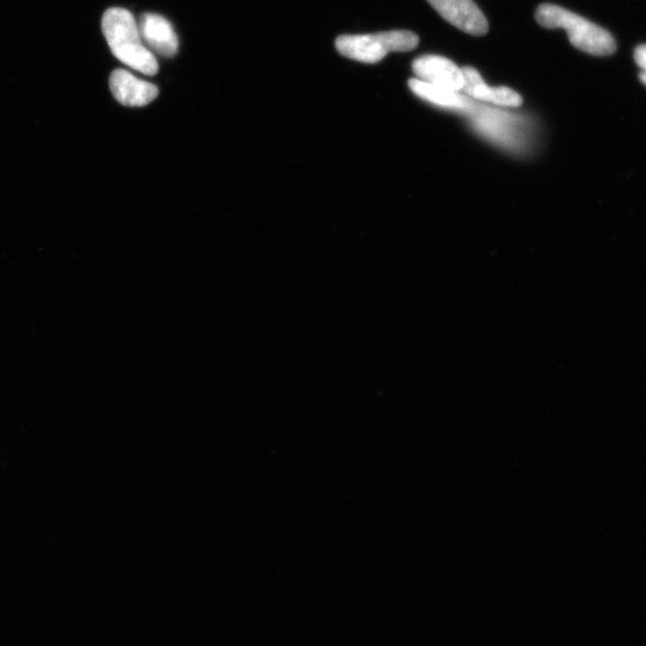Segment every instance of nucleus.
Here are the masks:
<instances>
[{"instance_id":"1","label":"nucleus","mask_w":646,"mask_h":646,"mask_svg":"<svg viewBox=\"0 0 646 646\" xmlns=\"http://www.w3.org/2000/svg\"><path fill=\"white\" fill-rule=\"evenodd\" d=\"M102 31L118 60L146 76L158 73L154 53L144 45L138 23L129 10L108 9L102 19Z\"/></svg>"},{"instance_id":"2","label":"nucleus","mask_w":646,"mask_h":646,"mask_svg":"<svg viewBox=\"0 0 646 646\" xmlns=\"http://www.w3.org/2000/svg\"><path fill=\"white\" fill-rule=\"evenodd\" d=\"M467 115L474 130L500 149L515 156H528L534 152L536 136L527 119L476 103Z\"/></svg>"},{"instance_id":"3","label":"nucleus","mask_w":646,"mask_h":646,"mask_svg":"<svg viewBox=\"0 0 646 646\" xmlns=\"http://www.w3.org/2000/svg\"><path fill=\"white\" fill-rule=\"evenodd\" d=\"M535 20L544 29L564 30L575 48L591 56H611L616 51L615 40L610 32L561 7L542 4L535 12Z\"/></svg>"},{"instance_id":"4","label":"nucleus","mask_w":646,"mask_h":646,"mask_svg":"<svg viewBox=\"0 0 646 646\" xmlns=\"http://www.w3.org/2000/svg\"><path fill=\"white\" fill-rule=\"evenodd\" d=\"M419 44V35L409 31H392L368 35H342L336 38L335 47L345 58L376 64L390 52H410Z\"/></svg>"},{"instance_id":"5","label":"nucleus","mask_w":646,"mask_h":646,"mask_svg":"<svg viewBox=\"0 0 646 646\" xmlns=\"http://www.w3.org/2000/svg\"><path fill=\"white\" fill-rule=\"evenodd\" d=\"M439 15L467 34L482 36L489 32V22L474 0H427Z\"/></svg>"},{"instance_id":"6","label":"nucleus","mask_w":646,"mask_h":646,"mask_svg":"<svg viewBox=\"0 0 646 646\" xmlns=\"http://www.w3.org/2000/svg\"><path fill=\"white\" fill-rule=\"evenodd\" d=\"M413 73L419 79L430 85L447 88L460 92L465 87L463 69L452 60L438 56H423L412 65Z\"/></svg>"},{"instance_id":"7","label":"nucleus","mask_w":646,"mask_h":646,"mask_svg":"<svg viewBox=\"0 0 646 646\" xmlns=\"http://www.w3.org/2000/svg\"><path fill=\"white\" fill-rule=\"evenodd\" d=\"M143 43L160 57L171 58L179 51V37L171 23L157 13H144L138 22Z\"/></svg>"},{"instance_id":"8","label":"nucleus","mask_w":646,"mask_h":646,"mask_svg":"<svg viewBox=\"0 0 646 646\" xmlns=\"http://www.w3.org/2000/svg\"><path fill=\"white\" fill-rule=\"evenodd\" d=\"M110 88L115 100L126 107H144L158 97V88L155 85L145 82L123 69L112 73Z\"/></svg>"},{"instance_id":"9","label":"nucleus","mask_w":646,"mask_h":646,"mask_svg":"<svg viewBox=\"0 0 646 646\" xmlns=\"http://www.w3.org/2000/svg\"><path fill=\"white\" fill-rule=\"evenodd\" d=\"M465 87L463 91L470 99L492 103L500 107L516 108L522 105L523 99L519 92L508 87L492 88L483 82L481 75L474 67L463 69Z\"/></svg>"},{"instance_id":"10","label":"nucleus","mask_w":646,"mask_h":646,"mask_svg":"<svg viewBox=\"0 0 646 646\" xmlns=\"http://www.w3.org/2000/svg\"><path fill=\"white\" fill-rule=\"evenodd\" d=\"M409 87L416 97L425 100L431 104L443 108V110L468 114L470 111H472L475 105L472 100H470L467 96H463L460 92L435 85H430L419 78L410 79Z\"/></svg>"},{"instance_id":"11","label":"nucleus","mask_w":646,"mask_h":646,"mask_svg":"<svg viewBox=\"0 0 646 646\" xmlns=\"http://www.w3.org/2000/svg\"><path fill=\"white\" fill-rule=\"evenodd\" d=\"M635 62L646 73V45H641L634 53Z\"/></svg>"},{"instance_id":"12","label":"nucleus","mask_w":646,"mask_h":646,"mask_svg":"<svg viewBox=\"0 0 646 646\" xmlns=\"http://www.w3.org/2000/svg\"><path fill=\"white\" fill-rule=\"evenodd\" d=\"M641 82L646 87V73L642 71L639 74Z\"/></svg>"}]
</instances>
